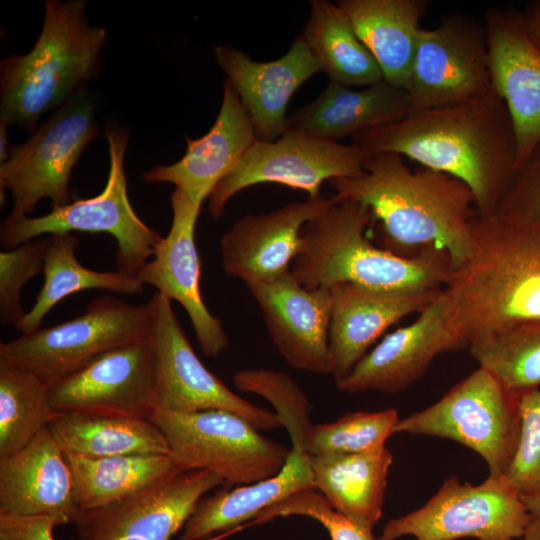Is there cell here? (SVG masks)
Returning <instances> with one entry per match:
<instances>
[{"mask_svg":"<svg viewBox=\"0 0 540 540\" xmlns=\"http://www.w3.org/2000/svg\"><path fill=\"white\" fill-rule=\"evenodd\" d=\"M185 154L168 165L144 172L149 183H170L197 205L206 201L258 140L251 118L228 81L215 122L202 137H186Z\"/></svg>","mask_w":540,"mask_h":540,"instance_id":"cell-23","label":"cell"},{"mask_svg":"<svg viewBox=\"0 0 540 540\" xmlns=\"http://www.w3.org/2000/svg\"><path fill=\"white\" fill-rule=\"evenodd\" d=\"M152 304L131 305L114 296L93 300L71 320L0 343V356L28 367L50 387L100 355L149 336Z\"/></svg>","mask_w":540,"mask_h":540,"instance_id":"cell-10","label":"cell"},{"mask_svg":"<svg viewBox=\"0 0 540 540\" xmlns=\"http://www.w3.org/2000/svg\"><path fill=\"white\" fill-rule=\"evenodd\" d=\"M524 505L528 511V513L537 519H540V492L521 496Z\"/></svg>","mask_w":540,"mask_h":540,"instance_id":"cell-44","label":"cell"},{"mask_svg":"<svg viewBox=\"0 0 540 540\" xmlns=\"http://www.w3.org/2000/svg\"><path fill=\"white\" fill-rule=\"evenodd\" d=\"M151 420L166 436L169 455L182 471L207 470L229 485L252 484L276 475L291 450L228 411L157 410Z\"/></svg>","mask_w":540,"mask_h":540,"instance_id":"cell-9","label":"cell"},{"mask_svg":"<svg viewBox=\"0 0 540 540\" xmlns=\"http://www.w3.org/2000/svg\"><path fill=\"white\" fill-rule=\"evenodd\" d=\"M470 354L517 396L540 386V321L509 328L469 347Z\"/></svg>","mask_w":540,"mask_h":540,"instance_id":"cell-35","label":"cell"},{"mask_svg":"<svg viewBox=\"0 0 540 540\" xmlns=\"http://www.w3.org/2000/svg\"><path fill=\"white\" fill-rule=\"evenodd\" d=\"M329 184L334 199L370 209L381 248L407 258L428 248L444 251L452 272L472 257L478 212L463 181L426 167L412 170L395 153H376L366 157L361 173Z\"/></svg>","mask_w":540,"mask_h":540,"instance_id":"cell-2","label":"cell"},{"mask_svg":"<svg viewBox=\"0 0 540 540\" xmlns=\"http://www.w3.org/2000/svg\"><path fill=\"white\" fill-rule=\"evenodd\" d=\"M149 300L153 310L151 337L157 410L181 413L223 410L243 417L258 430L282 427L276 413L238 396L207 369L179 323L172 300L159 292Z\"/></svg>","mask_w":540,"mask_h":540,"instance_id":"cell-14","label":"cell"},{"mask_svg":"<svg viewBox=\"0 0 540 540\" xmlns=\"http://www.w3.org/2000/svg\"><path fill=\"white\" fill-rule=\"evenodd\" d=\"M301 37L331 82L366 87L384 80L373 55L344 11L329 0H311Z\"/></svg>","mask_w":540,"mask_h":540,"instance_id":"cell-31","label":"cell"},{"mask_svg":"<svg viewBox=\"0 0 540 540\" xmlns=\"http://www.w3.org/2000/svg\"><path fill=\"white\" fill-rule=\"evenodd\" d=\"M523 540H540V519L531 516Z\"/></svg>","mask_w":540,"mask_h":540,"instance_id":"cell-46","label":"cell"},{"mask_svg":"<svg viewBox=\"0 0 540 540\" xmlns=\"http://www.w3.org/2000/svg\"><path fill=\"white\" fill-rule=\"evenodd\" d=\"M333 202V197L319 195L239 218L220 240L224 272L245 284L286 273L300 250L302 227Z\"/></svg>","mask_w":540,"mask_h":540,"instance_id":"cell-22","label":"cell"},{"mask_svg":"<svg viewBox=\"0 0 540 540\" xmlns=\"http://www.w3.org/2000/svg\"><path fill=\"white\" fill-rule=\"evenodd\" d=\"M0 510L48 516L57 526L76 522L80 510L71 469L49 427L19 451L0 457Z\"/></svg>","mask_w":540,"mask_h":540,"instance_id":"cell-25","label":"cell"},{"mask_svg":"<svg viewBox=\"0 0 540 540\" xmlns=\"http://www.w3.org/2000/svg\"><path fill=\"white\" fill-rule=\"evenodd\" d=\"M483 23L492 86L512 121L519 170L540 143V49L527 31L522 11L492 7Z\"/></svg>","mask_w":540,"mask_h":540,"instance_id":"cell-17","label":"cell"},{"mask_svg":"<svg viewBox=\"0 0 540 540\" xmlns=\"http://www.w3.org/2000/svg\"><path fill=\"white\" fill-rule=\"evenodd\" d=\"M8 128L9 126L0 122V163L5 161L9 154L8 146Z\"/></svg>","mask_w":540,"mask_h":540,"instance_id":"cell-45","label":"cell"},{"mask_svg":"<svg viewBox=\"0 0 540 540\" xmlns=\"http://www.w3.org/2000/svg\"><path fill=\"white\" fill-rule=\"evenodd\" d=\"M224 483L207 470L173 473L112 504L80 511L77 540H171L204 495Z\"/></svg>","mask_w":540,"mask_h":540,"instance_id":"cell-16","label":"cell"},{"mask_svg":"<svg viewBox=\"0 0 540 540\" xmlns=\"http://www.w3.org/2000/svg\"><path fill=\"white\" fill-rule=\"evenodd\" d=\"M527 31L540 49V0H534L522 11Z\"/></svg>","mask_w":540,"mask_h":540,"instance_id":"cell-43","label":"cell"},{"mask_svg":"<svg viewBox=\"0 0 540 540\" xmlns=\"http://www.w3.org/2000/svg\"><path fill=\"white\" fill-rule=\"evenodd\" d=\"M306 516L318 521L331 540H375L372 531L366 530L338 512L316 489L299 491L268 507L253 521L263 524L277 517Z\"/></svg>","mask_w":540,"mask_h":540,"instance_id":"cell-40","label":"cell"},{"mask_svg":"<svg viewBox=\"0 0 540 540\" xmlns=\"http://www.w3.org/2000/svg\"><path fill=\"white\" fill-rule=\"evenodd\" d=\"M78 245L79 239L73 233L50 235L43 268L44 283L17 328L22 334L39 329L57 303L83 290L99 289L124 295H139L144 291L145 284L138 277L117 270L100 272L82 266L75 253Z\"/></svg>","mask_w":540,"mask_h":540,"instance_id":"cell-33","label":"cell"},{"mask_svg":"<svg viewBox=\"0 0 540 540\" xmlns=\"http://www.w3.org/2000/svg\"><path fill=\"white\" fill-rule=\"evenodd\" d=\"M290 449L287 461L276 475L204 496L179 540H210L255 519L268 507L299 491L315 489L309 455L300 448Z\"/></svg>","mask_w":540,"mask_h":540,"instance_id":"cell-27","label":"cell"},{"mask_svg":"<svg viewBox=\"0 0 540 540\" xmlns=\"http://www.w3.org/2000/svg\"><path fill=\"white\" fill-rule=\"evenodd\" d=\"M334 199V198H333ZM370 209L349 199L336 200L301 229V247L290 271L308 289L351 283L380 290H437L448 283L446 252L428 248L401 257L376 246L366 231Z\"/></svg>","mask_w":540,"mask_h":540,"instance_id":"cell-4","label":"cell"},{"mask_svg":"<svg viewBox=\"0 0 540 540\" xmlns=\"http://www.w3.org/2000/svg\"><path fill=\"white\" fill-rule=\"evenodd\" d=\"M449 313L443 288L414 322L386 335L369 351L337 388L345 393H396L407 388L437 355L459 350L449 327Z\"/></svg>","mask_w":540,"mask_h":540,"instance_id":"cell-20","label":"cell"},{"mask_svg":"<svg viewBox=\"0 0 540 540\" xmlns=\"http://www.w3.org/2000/svg\"><path fill=\"white\" fill-rule=\"evenodd\" d=\"M97 135L96 102L84 89L52 112L23 143L11 145L0 163V191L9 190L13 201L7 217L29 216L44 198L52 208L71 203L72 172Z\"/></svg>","mask_w":540,"mask_h":540,"instance_id":"cell-7","label":"cell"},{"mask_svg":"<svg viewBox=\"0 0 540 540\" xmlns=\"http://www.w3.org/2000/svg\"><path fill=\"white\" fill-rule=\"evenodd\" d=\"M399 420L395 408L347 413L336 421L312 424L304 449L309 456L354 454L385 446Z\"/></svg>","mask_w":540,"mask_h":540,"instance_id":"cell-36","label":"cell"},{"mask_svg":"<svg viewBox=\"0 0 540 540\" xmlns=\"http://www.w3.org/2000/svg\"><path fill=\"white\" fill-rule=\"evenodd\" d=\"M520 433L505 477L521 496L540 492V388L519 396Z\"/></svg>","mask_w":540,"mask_h":540,"instance_id":"cell-39","label":"cell"},{"mask_svg":"<svg viewBox=\"0 0 540 540\" xmlns=\"http://www.w3.org/2000/svg\"><path fill=\"white\" fill-rule=\"evenodd\" d=\"M412 110L408 93L385 80L361 88L330 81L315 100L288 116L286 131L338 142L401 121Z\"/></svg>","mask_w":540,"mask_h":540,"instance_id":"cell-26","label":"cell"},{"mask_svg":"<svg viewBox=\"0 0 540 540\" xmlns=\"http://www.w3.org/2000/svg\"><path fill=\"white\" fill-rule=\"evenodd\" d=\"M491 89L483 21L456 12L420 29L406 88L413 110L469 101Z\"/></svg>","mask_w":540,"mask_h":540,"instance_id":"cell-13","label":"cell"},{"mask_svg":"<svg viewBox=\"0 0 540 540\" xmlns=\"http://www.w3.org/2000/svg\"><path fill=\"white\" fill-rule=\"evenodd\" d=\"M444 290L459 349L540 321V220L478 216L472 257Z\"/></svg>","mask_w":540,"mask_h":540,"instance_id":"cell-3","label":"cell"},{"mask_svg":"<svg viewBox=\"0 0 540 540\" xmlns=\"http://www.w3.org/2000/svg\"><path fill=\"white\" fill-rule=\"evenodd\" d=\"M351 140L367 156L395 153L463 181L480 217L497 212L518 172L512 121L493 86L469 101L412 110Z\"/></svg>","mask_w":540,"mask_h":540,"instance_id":"cell-1","label":"cell"},{"mask_svg":"<svg viewBox=\"0 0 540 540\" xmlns=\"http://www.w3.org/2000/svg\"><path fill=\"white\" fill-rule=\"evenodd\" d=\"M66 455L80 511L119 501L145 486L182 471L169 454H130L100 458Z\"/></svg>","mask_w":540,"mask_h":540,"instance_id":"cell-32","label":"cell"},{"mask_svg":"<svg viewBox=\"0 0 540 540\" xmlns=\"http://www.w3.org/2000/svg\"><path fill=\"white\" fill-rule=\"evenodd\" d=\"M521 495L505 475L479 485L447 478L421 508L389 520L378 540H519L530 522Z\"/></svg>","mask_w":540,"mask_h":540,"instance_id":"cell-11","label":"cell"},{"mask_svg":"<svg viewBox=\"0 0 540 540\" xmlns=\"http://www.w3.org/2000/svg\"><path fill=\"white\" fill-rule=\"evenodd\" d=\"M384 80L406 91L428 0H338Z\"/></svg>","mask_w":540,"mask_h":540,"instance_id":"cell-28","label":"cell"},{"mask_svg":"<svg viewBox=\"0 0 540 540\" xmlns=\"http://www.w3.org/2000/svg\"><path fill=\"white\" fill-rule=\"evenodd\" d=\"M259 305L273 344L292 367L331 374L329 328L331 288L308 289L291 271L267 281L246 284Z\"/></svg>","mask_w":540,"mask_h":540,"instance_id":"cell-18","label":"cell"},{"mask_svg":"<svg viewBox=\"0 0 540 540\" xmlns=\"http://www.w3.org/2000/svg\"><path fill=\"white\" fill-rule=\"evenodd\" d=\"M86 0H46L40 34L26 54L0 62V122L33 131L101 69L106 30L87 19Z\"/></svg>","mask_w":540,"mask_h":540,"instance_id":"cell-5","label":"cell"},{"mask_svg":"<svg viewBox=\"0 0 540 540\" xmlns=\"http://www.w3.org/2000/svg\"><path fill=\"white\" fill-rule=\"evenodd\" d=\"M314 486L341 514L372 531L383 513L390 451L382 446L370 451L309 456Z\"/></svg>","mask_w":540,"mask_h":540,"instance_id":"cell-29","label":"cell"},{"mask_svg":"<svg viewBox=\"0 0 540 540\" xmlns=\"http://www.w3.org/2000/svg\"><path fill=\"white\" fill-rule=\"evenodd\" d=\"M65 454L100 458L170 454L166 436L151 420L82 412H55L48 425Z\"/></svg>","mask_w":540,"mask_h":540,"instance_id":"cell-30","label":"cell"},{"mask_svg":"<svg viewBox=\"0 0 540 540\" xmlns=\"http://www.w3.org/2000/svg\"><path fill=\"white\" fill-rule=\"evenodd\" d=\"M442 289L380 290L351 283L332 286L329 352L335 383L350 374L391 325L420 312Z\"/></svg>","mask_w":540,"mask_h":540,"instance_id":"cell-24","label":"cell"},{"mask_svg":"<svg viewBox=\"0 0 540 540\" xmlns=\"http://www.w3.org/2000/svg\"><path fill=\"white\" fill-rule=\"evenodd\" d=\"M496 213L516 221L540 220V143L518 170Z\"/></svg>","mask_w":540,"mask_h":540,"instance_id":"cell-41","label":"cell"},{"mask_svg":"<svg viewBox=\"0 0 540 540\" xmlns=\"http://www.w3.org/2000/svg\"><path fill=\"white\" fill-rule=\"evenodd\" d=\"M213 53L248 112L259 141H274L286 131V112L292 96L321 72L301 35L284 55L271 61L253 60L229 44L215 46Z\"/></svg>","mask_w":540,"mask_h":540,"instance_id":"cell-21","label":"cell"},{"mask_svg":"<svg viewBox=\"0 0 540 540\" xmlns=\"http://www.w3.org/2000/svg\"><path fill=\"white\" fill-rule=\"evenodd\" d=\"M172 223L138 278L175 300L188 314L198 344L207 357H218L228 347L221 321L206 307L199 288L201 262L195 229L201 205L180 191L171 194Z\"/></svg>","mask_w":540,"mask_h":540,"instance_id":"cell-19","label":"cell"},{"mask_svg":"<svg viewBox=\"0 0 540 540\" xmlns=\"http://www.w3.org/2000/svg\"><path fill=\"white\" fill-rule=\"evenodd\" d=\"M54 414L50 385L28 367L0 356V457L25 447Z\"/></svg>","mask_w":540,"mask_h":540,"instance_id":"cell-34","label":"cell"},{"mask_svg":"<svg viewBox=\"0 0 540 540\" xmlns=\"http://www.w3.org/2000/svg\"><path fill=\"white\" fill-rule=\"evenodd\" d=\"M50 235L0 252V324L16 329L24 319L21 294L25 284L43 273Z\"/></svg>","mask_w":540,"mask_h":540,"instance_id":"cell-38","label":"cell"},{"mask_svg":"<svg viewBox=\"0 0 540 540\" xmlns=\"http://www.w3.org/2000/svg\"><path fill=\"white\" fill-rule=\"evenodd\" d=\"M106 138L109 172L102 192L52 208L43 216L6 217L0 225V242L5 250L45 235L74 231L108 233L117 245V271L138 277L163 237L140 219L129 200L124 166L128 133L120 127H110Z\"/></svg>","mask_w":540,"mask_h":540,"instance_id":"cell-6","label":"cell"},{"mask_svg":"<svg viewBox=\"0 0 540 540\" xmlns=\"http://www.w3.org/2000/svg\"><path fill=\"white\" fill-rule=\"evenodd\" d=\"M56 526L48 516H23L0 510V540H54Z\"/></svg>","mask_w":540,"mask_h":540,"instance_id":"cell-42","label":"cell"},{"mask_svg":"<svg viewBox=\"0 0 540 540\" xmlns=\"http://www.w3.org/2000/svg\"><path fill=\"white\" fill-rule=\"evenodd\" d=\"M234 386L263 398L276 410L282 427L288 431L292 446L304 449L311 421V405L307 395L295 380L281 371L271 369H243L233 376Z\"/></svg>","mask_w":540,"mask_h":540,"instance_id":"cell-37","label":"cell"},{"mask_svg":"<svg viewBox=\"0 0 540 540\" xmlns=\"http://www.w3.org/2000/svg\"><path fill=\"white\" fill-rule=\"evenodd\" d=\"M50 401L55 412L151 419L158 409L151 334L100 355L52 385Z\"/></svg>","mask_w":540,"mask_h":540,"instance_id":"cell-15","label":"cell"},{"mask_svg":"<svg viewBox=\"0 0 540 540\" xmlns=\"http://www.w3.org/2000/svg\"><path fill=\"white\" fill-rule=\"evenodd\" d=\"M366 157L353 143L327 141L297 131H285L274 141L257 140L212 191L208 212L221 217L237 193L263 183L319 196L323 182L361 173Z\"/></svg>","mask_w":540,"mask_h":540,"instance_id":"cell-12","label":"cell"},{"mask_svg":"<svg viewBox=\"0 0 540 540\" xmlns=\"http://www.w3.org/2000/svg\"><path fill=\"white\" fill-rule=\"evenodd\" d=\"M393 432L458 442L485 460L489 475L502 476L518 445L519 396L479 367L436 403L399 418Z\"/></svg>","mask_w":540,"mask_h":540,"instance_id":"cell-8","label":"cell"}]
</instances>
